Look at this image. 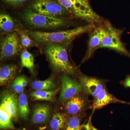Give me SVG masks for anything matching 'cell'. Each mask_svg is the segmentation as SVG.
<instances>
[{
	"mask_svg": "<svg viewBox=\"0 0 130 130\" xmlns=\"http://www.w3.org/2000/svg\"><path fill=\"white\" fill-rule=\"evenodd\" d=\"M17 70V67L14 65H6L1 68L0 70L1 86H5L9 84L14 79Z\"/></svg>",
	"mask_w": 130,
	"mask_h": 130,
	"instance_id": "4fadbf2b",
	"label": "cell"
},
{
	"mask_svg": "<svg viewBox=\"0 0 130 130\" xmlns=\"http://www.w3.org/2000/svg\"><path fill=\"white\" fill-rule=\"evenodd\" d=\"M71 14L91 23H98L100 16L91 6L89 0H56Z\"/></svg>",
	"mask_w": 130,
	"mask_h": 130,
	"instance_id": "3957f363",
	"label": "cell"
},
{
	"mask_svg": "<svg viewBox=\"0 0 130 130\" xmlns=\"http://www.w3.org/2000/svg\"><path fill=\"white\" fill-rule=\"evenodd\" d=\"M124 85L126 87L130 88V76L125 79L124 82Z\"/></svg>",
	"mask_w": 130,
	"mask_h": 130,
	"instance_id": "83f0119b",
	"label": "cell"
},
{
	"mask_svg": "<svg viewBox=\"0 0 130 130\" xmlns=\"http://www.w3.org/2000/svg\"><path fill=\"white\" fill-rule=\"evenodd\" d=\"M50 109L48 105H38L34 108L32 121L35 124H40L46 122L49 116Z\"/></svg>",
	"mask_w": 130,
	"mask_h": 130,
	"instance_id": "5bb4252c",
	"label": "cell"
},
{
	"mask_svg": "<svg viewBox=\"0 0 130 130\" xmlns=\"http://www.w3.org/2000/svg\"><path fill=\"white\" fill-rule=\"evenodd\" d=\"M80 119L77 116H73L70 119L67 125L66 130H79Z\"/></svg>",
	"mask_w": 130,
	"mask_h": 130,
	"instance_id": "cb8c5ba5",
	"label": "cell"
},
{
	"mask_svg": "<svg viewBox=\"0 0 130 130\" xmlns=\"http://www.w3.org/2000/svg\"><path fill=\"white\" fill-rule=\"evenodd\" d=\"M60 88L51 90H36L31 94V96L34 101H53L55 96Z\"/></svg>",
	"mask_w": 130,
	"mask_h": 130,
	"instance_id": "2e32d148",
	"label": "cell"
},
{
	"mask_svg": "<svg viewBox=\"0 0 130 130\" xmlns=\"http://www.w3.org/2000/svg\"><path fill=\"white\" fill-rule=\"evenodd\" d=\"M9 114L2 107H0V128L3 130H14V126Z\"/></svg>",
	"mask_w": 130,
	"mask_h": 130,
	"instance_id": "ac0fdd59",
	"label": "cell"
},
{
	"mask_svg": "<svg viewBox=\"0 0 130 130\" xmlns=\"http://www.w3.org/2000/svg\"><path fill=\"white\" fill-rule=\"evenodd\" d=\"M90 130H98V129H96V128H95L94 127V126H93V125H92L91 124L90 126Z\"/></svg>",
	"mask_w": 130,
	"mask_h": 130,
	"instance_id": "f1b7e54d",
	"label": "cell"
},
{
	"mask_svg": "<svg viewBox=\"0 0 130 130\" xmlns=\"http://www.w3.org/2000/svg\"><path fill=\"white\" fill-rule=\"evenodd\" d=\"M15 23L13 19L8 14L2 13L0 15V28L3 31L9 32L13 30Z\"/></svg>",
	"mask_w": 130,
	"mask_h": 130,
	"instance_id": "ffe728a7",
	"label": "cell"
},
{
	"mask_svg": "<svg viewBox=\"0 0 130 130\" xmlns=\"http://www.w3.org/2000/svg\"><path fill=\"white\" fill-rule=\"evenodd\" d=\"M83 89L89 95L96 97L104 89V86L99 79L85 76L80 77Z\"/></svg>",
	"mask_w": 130,
	"mask_h": 130,
	"instance_id": "8fae6325",
	"label": "cell"
},
{
	"mask_svg": "<svg viewBox=\"0 0 130 130\" xmlns=\"http://www.w3.org/2000/svg\"><path fill=\"white\" fill-rule=\"evenodd\" d=\"M21 45L20 38L16 32L6 36L2 41L1 46V59L14 57L18 54Z\"/></svg>",
	"mask_w": 130,
	"mask_h": 130,
	"instance_id": "52a82bcc",
	"label": "cell"
},
{
	"mask_svg": "<svg viewBox=\"0 0 130 130\" xmlns=\"http://www.w3.org/2000/svg\"><path fill=\"white\" fill-rule=\"evenodd\" d=\"M24 20L32 27L49 29L65 26L67 21L61 18L48 16L30 9H26L23 13Z\"/></svg>",
	"mask_w": 130,
	"mask_h": 130,
	"instance_id": "277c9868",
	"label": "cell"
},
{
	"mask_svg": "<svg viewBox=\"0 0 130 130\" xmlns=\"http://www.w3.org/2000/svg\"><path fill=\"white\" fill-rule=\"evenodd\" d=\"M114 103H126L125 102L117 99L104 89L95 97L93 105V111L96 109L101 108L108 104Z\"/></svg>",
	"mask_w": 130,
	"mask_h": 130,
	"instance_id": "7c38bea8",
	"label": "cell"
},
{
	"mask_svg": "<svg viewBox=\"0 0 130 130\" xmlns=\"http://www.w3.org/2000/svg\"><path fill=\"white\" fill-rule=\"evenodd\" d=\"M19 99L15 93L9 90L3 92L1 99V106L9 114L14 121L18 119Z\"/></svg>",
	"mask_w": 130,
	"mask_h": 130,
	"instance_id": "9c48e42d",
	"label": "cell"
},
{
	"mask_svg": "<svg viewBox=\"0 0 130 130\" xmlns=\"http://www.w3.org/2000/svg\"><path fill=\"white\" fill-rule=\"evenodd\" d=\"M105 28L106 32L100 48L111 49L130 57V54L121 41L120 31L113 27L109 23L107 24Z\"/></svg>",
	"mask_w": 130,
	"mask_h": 130,
	"instance_id": "5b68a950",
	"label": "cell"
},
{
	"mask_svg": "<svg viewBox=\"0 0 130 130\" xmlns=\"http://www.w3.org/2000/svg\"><path fill=\"white\" fill-rule=\"evenodd\" d=\"M66 122V117L64 115L58 113L53 115L50 125L53 130H61L64 127Z\"/></svg>",
	"mask_w": 130,
	"mask_h": 130,
	"instance_id": "d6986e66",
	"label": "cell"
},
{
	"mask_svg": "<svg viewBox=\"0 0 130 130\" xmlns=\"http://www.w3.org/2000/svg\"><path fill=\"white\" fill-rule=\"evenodd\" d=\"M91 116L90 117L88 121V122L83 125L80 126V128L79 130H90L91 124Z\"/></svg>",
	"mask_w": 130,
	"mask_h": 130,
	"instance_id": "4316f807",
	"label": "cell"
},
{
	"mask_svg": "<svg viewBox=\"0 0 130 130\" xmlns=\"http://www.w3.org/2000/svg\"><path fill=\"white\" fill-rule=\"evenodd\" d=\"M55 84L50 78L43 81H35L31 84V87L36 90H50L55 88Z\"/></svg>",
	"mask_w": 130,
	"mask_h": 130,
	"instance_id": "44dd1931",
	"label": "cell"
},
{
	"mask_svg": "<svg viewBox=\"0 0 130 130\" xmlns=\"http://www.w3.org/2000/svg\"><path fill=\"white\" fill-rule=\"evenodd\" d=\"M9 5L14 6H20L23 4L27 0H3Z\"/></svg>",
	"mask_w": 130,
	"mask_h": 130,
	"instance_id": "484cf974",
	"label": "cell"
},
{
	"mask_svg": "<svg viewBox=\"0 0 130 130\" xmlns=\"http://www.w3.org/2000/svg\"><path fill=\"white\" fill-rule=\"evenodd\" d=\"M84 105V101L82 98L74 96L67 103L66 109L68 113L74 115L81 111Z\"/></svg>",
	"mask_w": 130,
	"mask_h": 130,
	"instance_id": "9a60e30c",
	"label": "cell"
},
{
	"mask_svg": "<svg viewBox=\"0 0 130 130\" xmlns=\"http://www.w3.org/2000/svg\"><path fill=\"white\" fill-rule=\"evenodd\" d=\"M18 112L19 116L21 119L27 120L30 113L28 98L25 94H20L19 98Z\"/></svg>",
	"mask_w": 130,
	"mask_h": 130,
	"instance_id": "e0dca14e",
	"label": "cell"
},
{
	"mask_svg": "<svg viewBox=\"0 0 130 130\" xmlns=\"http://www.w3.org/2000/svg\"><path fill=\"white\" fill-rule=\"evenodd\" d=\"M105 32L106 28L103 27H98L94 29L90 37L87 51L82 62L88 60L94 52L100 48Z\"/></svg>",
	"mask_w": 130,
	"mask_h": 130,
	"instance_id": "30bf717a",
	"label": "cell"
},
{
	"mask_svg": "<svg viewBox=\"0 0 130 130\" xmlns=\"http://www.w3.org/2000/svg\"><path fill=\"white\" fill-rule=\"evenodd\" d=\"M46 53L55 70L69 74L74 73V68L70 62L67 48L64 45L47 44Z\"/></svg>",
	"mask_w": 130,
	"mask_h": 130,
	"instance_id": "7a4b0ae2",
	"label": "cell"
},
{
	"mask_svg": "<svg viewBox=\"0 0 130 130\" xmlns=\"http://www.w3.org/2000/svg\"><path fill=\"white\" fill-rule=\"evenodd\" d=\"M21 66L26 68L34 73V59L32 54L27 50H25L21 55Z\"/></svg>",
	"mask_w": 130,
	"mask_h": 130,
	"instance_id": "7402d4cb",
	"label": "cell"
},
{
	"mask_svg": "<svg viewBox=\"0 0 130 130\" xmlns=\"http://www.w3.org/2000/svg\"><path fill=\"white\" fill-rule=\"evenodd\" d=\"M33 11L48 16L59 17L69 14L57 1L35 0L31 5Z\"/></svg>",
	"mask_w": 130,
	"mask_h": 130,
	"instance_id": "8992f818",
	"label": "cell"
},
{
	"mask_svg": "<svg viewBox=\"0 0 130 130\" xmlns=\"http://www.w3.org/2000/svg\"><path fill=\"white\" fill-rule=\"evenodd\" d=\"M61 81V89L59 97L60 101L70 100L83 90L81 84L74 81L67 73L62 75Z\"/></svg>",
	"mask_w": 130,
	"mask_h": 130,
	"instance_id": "ba28073f",
	"label": "cell"
},
{
	"mask_svg": "<svg viewBox=\"0 0 130 130\" xmlns=\"http://www.w3.org/2000/svg\"><path fill=\"white\" fill-rule=\"evenodd\" d=\"M93 24L68 30L53 32L26 31L35 41L46 44H68L76 37L90 31L94 28Z\"/></svg>",
	"mask_w": 130,
	"mask_h": 130,
	"instance_id": "6da1fadb",
	"label": "cell"
},
{
	"mask_svg": "<svg viewBox=\"0 0 130 130\" xmlns=\"http://www.w3.org/2000/svg\"><path fill=\"white\" fill-rule=\"evenodd\" d=\"M20 37L21 46L24 48H28L34 46L35 42L27 32L21 31L20 33Z\"/></svg>",
	"mask_w": 130,
	"mask_h": 130,
	"instance_id": "603a6c76",
	"label": "cell"
},
{
	"mask_svg": "<svg viewBox=\"0 0 130 130\" xmlns=\"http://www.w3.org/2000/svg\"><path fill=\"white\" fill-rule=\"evenodd\" d=\"M12 89L15 93L21 94L23 92L24 88L20 80L19 76L17 77L11 85Z\"/></svg>",
	"mask_w": 130,
	"mask_h": 130,
	"instance_id": "d4e9b609",
	"label": "cell"
}]
</instances>
